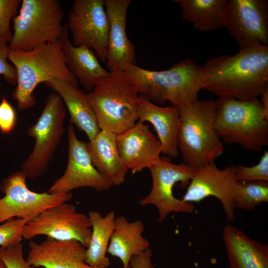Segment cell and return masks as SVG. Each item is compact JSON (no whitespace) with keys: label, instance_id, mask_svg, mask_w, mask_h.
<instances>
[{"label":"cell","instance_id":"obj_33","mask_svg":"<svg viewBox=\"0 0 268 268\" xmlns=\"http://www.w3.org/2000/svg\"><path fill=\"white\" fill-rule=\"evenodd\" d=\"M9 49L8 44L0 42V75L5 80L13 84H17V73L15 67L7 61Z\"/></svg>","mask_w":268,"mask_h":268},{"label":"cell","instance_id":"obj_17","mask_svg":"<svg viewBox=\"0 0 268 268\" xmlns=\"http://www.w3.org/2000/svg\"><path fill=\"white\" fill-rule=\"evenodd\" d=\"M116 140L119 154L133 174L149 169L161 153L159 140L144 123L137 121L117 134Z\"/></svg>","mask_w":268,"mask_h":268},{"label":"cell","instance_id":"obj_5","mask_svg":"<svg viewBox=\"0 0 268 268\" xmlns=\"http://www.w3.org/2000/svg\"><path fill=\"white\" fill-rule=\"evenodd\" d=\"M215 102V128L224 143L256 152L268 145V116L258 98L219 97Z\"/></svg>","mask_w":268,"mask_h":268},{"label":"cell","instance_id":"obj_22","mask_svg":"<svg viewBox=\"0 0 268 268\" xmlns=\"http://www.w3.org/2000/svg\"><path fill=\"white\" fill-rule=\"evenodd\" d=\"M116 136L110 131L100 130L86 146L94 167L113 185L119 186L125 182L129 170L119 154Z\"/></svg>","mask_w":268,"mask_h":268},{"label":"cell","instance_id":"obj_35","mask_svg":"<svg viewBox=\"0 0 268 268\" xmlns=\"http://www.w3.org/2000/svg\"><path fill=\"white\" fill-rule=\"evenodd\" d=\"M260 101L266 115L268 116V87L262 93Z\"/></svg>","mask_w":268,"mask_h":268},{"label":"cell","instance_id":"obj_6","mask_svg":"<svg viewBox=\"0 0 268 268\" xmlns=\"http://www.w3.org/2000/svg\"><path fill=\"white\" fill-rule=\"evenodd\" d=\"M86 96L100 130L118 134L137 121L139 95L123 71L109 72Z\"/></svg>","mask_w":268,"mask_h":268},{"label":"cell","instance_id":"obj_18","mask_svg":"<svg viewBox=\"0 0 268 268\" xmlns=\"http://www.w3.org/2000/svg\"><path fill=\"white\" fill-rule=\"evenodd\" d=\"M27 259L32 267L44 268H101L86 263V248L79 241L56 240L47 237L37 243H29Z\"/></svg>","mask_w":268,"mask_h":268},{"label":"cell","instance_id":"obj_14","mask_svg":"<svg viewBox=\"0 0 268 268\" xmlns=\"http://www.w3.org/2000/svg\"><path fill=\"white\" fill-rule=\"evenodd\" d=\"M235 166L219 169L214 162L195 168L194 175L181 199L190 202H199L214 197L220 201L227 219L235 218L234 201L239 182L235 176Z\"/></svg>","mask_w":268,"mask_h":268},{"label":"cell","instance_id":"obj_21","mask_svg":"<svg viewBox=\"0 0 268 268\" xmlns=\"http://www.w3.org/2000/svg\"><path fill=\"white\" fill-rule=\"evenodd\" d=\"M222 237L230 268H268V246L227 224Z\"/></svg>","mask_w":268,"mask_h":268},{"label":"cell","instance_id":"obj_13","mask_svg":"<svg viewBox=\"0 0 268 268\" xmlns=\"http://www.w3.org/2000/svg\"><path fill=\"white\" fill-rule=\"evenodd\" d=\"M224 27L239 49L268 46V1L227 0Z\"/></svg>","mask_w":268,"mask_h":268},{"label":"cell","instance_id":"obj_20","mask_svg":"<svg viewBox=\"0 0 268 268\" xmlns=\"http://www.w3.org/2000/svg\"><path fill=\"white\" fill-rule=\"evenodd\" d=\"M59 41L68 69L90 92L109 72L101 65L93 50L72 44L68 38L67 24Z\"/></svg>","mask_w":268,"mask_h":268},{"label":"cell","instance_id":"obj_32","mask_svg":"<svg viewBox=\"0 0 268 268\" xmlns=\"http://www.w3.org/2000/svg\"><path fill=\"white\" fill-rule=\"evenodd\" d=\"M17 121L15 109L6 98L2 97L0 102V131L3 134L11 133Z\"/></svg>","mask_w":268,"mask_h":268},{"label":"cell","instance_id":"obj_23","mask_svg":"<svg viewBox=\"0 0 268 268\" xmlns=\"http://www.w3.org/2000/svg\"><path fill=\"white\" fill-rule=\"evenodd\" d=\"M44 83L62 99L69 112L70 125L83 132L89 140L93 139L100 129L86 94L77 87L57 78Z\"/></svg>","mask_w":268,"mask_h":268},{"label":"cell","instance_id":"obj_26","mask_svg":"<svg viewBox=\"0 0 268 268\" xmlns=\"http://www.w3.org/2000/svg\"><path fill=\"white\" fill-rule=\"evenodd\" d=\"M87 216L91 226V235L86 250V263L93 267L107 268L111 262L106 253L114 229L115 213L112 210L102 216L97 211H90Z\"/></svg>","mask_w":268,"mask_h":268},{"label":"cell","instance_id":"obj_10","mask_svg":"<svg viewBox=\"0 0 268 268\" xmlns=\"http://www.w3.org/2000/svg\"><path fill=\"white\" fill-rule=\"evenodd\" d=\"M27 178L18 170L4 178L0 185L4 196L0 198V223L12 218H21L28 221L44 211L59 204L69 201L70 193L50 194L36 193L28 189Z\"/></svg>","mask_w":268,"mask_h":268},{"label":"cell","instance_id":"obj_28","mask_svg":"<svg viewBox=\"0 0 268 268\" xmlns=\"http://www.w3.org/2000/svg\"><path fill=\"white\" fill-rule=\"evenodd\" d=\"M235 176L240 182H268V151L264 152L259 162L255 165L235 166Z\"/></svg>","mask_w":268,"mask_h":268},{"label":"cell","instance_id":"obj_25","mask_svg":"<svg viewBox=\"0 0 268 268\" xmlns=\"http://www.w3.org/2000/svg\"><path fill=\"white\" fill-rule=\"evenodd\" d=\"M180 5L184 20L194 29L208 32L224 27L227 0H174Z\"/></svg>","mask_w":268,"mask_h":268},{"label":"cell","instance_id":"obj_8","mask_svg":"<svg viewBox=\"0 0 268 268\" xmlns=\"http://www.w3.org/2000/svg\"><path fill=\"white\" fill-rule=\"evenodd\" d=\"M66 108L61 97L56 92L47 96L37 121L27 130L34 139L31 154L21 164L20 171L27 179L34 180L47 171L65 132Z\"/></svg>","mask_w":268,"mask_h":268},{"label":"cell","instance_id":"obj_1","mask_svg":"<svg viewBox=\"0 0 268 268\" xmlns=\"http://www.w3.org/2000/svg\"><path fill=\"white\" fill-rule=\"evenodd\" d=\"M202 68V89L219 97L258 98L268 87V46H251L233 56L210 58Z\"/></svg>","mask_w":268,"mask_h":268},{"label":"cell","instance_id":"obj_3","mask_svg":"<svg viewBox=\"0 0 268 268\" xmlns=\"http://www.w3.org/2000/svg\"><path fill=\"white\" fill-rule=\"evenodd\" d=\"M8 59L16 70L17 84L12 95L19 110L35 105L33 93L40 83L57 78L78 86L77 79L67 66L59 40L26 52L9 50Z\"/></svg>","mask_w":268,"mask_h":268},{"label":"cell","instance_id":"obj_2","mask_svg":"<svg viewBox=\"0 0 268 268\" xmlns=\"http://www.w3.org/2000/svg\"><path fill=\"white\" fill-rule=\"evenodd\" d=\"M123 71L139 95L158 103L169 101L180 108L198 99L202 89V66L190 59L164 70H150L132 65Z\"/></svg>","mask_w":268,"mask_h":268},{"label":"cell","instance_id":"obj_4","mask_svg":"<svg viewBox=\"0 0 268 268\" xmlns=\"http://www.w3.org/2000/svg\"><path fill=\"white\" fill-rule=\"evenodd\" d=\"M178 109L177 145L184 163L197 168L214 162L224 152L215 128V101L197 99Z\"/></svg>","mask_w":268,"mask_h":268},{"label":"cell","instance_id":"obj_7","mask_svg":"<svg viewBox=\"0 0 268 268\" xmlns=\"http://www.w3.org/2000/svg\"><path fill=\"white\" fill-rule=\"evenodd\" d=\"M64 11L58 0H23L13 21L10 51L26 52L59 39Z\"/></svg>","mask_w":268,"mask_h":268},{"label":"cell","instance_id":"obj_36","mask_svg":"<svg viewBox=\"0 0 268 268\" xmlns=\"http://www.w3.org/2000/svg\"><path fill=\"white\" fill-rule=\"evenodd\" d=\"M0 268H5L3 262L0 260Z\"/></svg>","mask_w":268,"mask_h":268},{"label":"cell","instance_id":"obj_12","mask_svg":"<svg viewBox=\"0 0 268 268\" xmlns=\"http://www.w3.org/2000/svg\"><path fill=\"white\" fill-rule=\"evenodd\" d=\"M67 24L74 46L93 50L106 63L109 23L104 0H75Z\"/></svg>","mask_w":268,"mask_h":268},{"label":"cell","instance_id":"obj_16","mask_svg":"<svg viewBox=\"0 0 268 268\" xmlns=\"http://www.w3.org/2000/svg\"><path fill=\"white\" fill-rule=\"evenodd\" d=\"M109 29L106 64L109 72L124 71L136 65L134 44L126 32L128 9L131 0H104Z\"/></svg>","mask_w":268,"mask_h":268},{"label":"cell","instance_id":"obj_9","mask_svg":"<svg viewBox=\"0 0 268 268\" xmlns=\"http://www.w3.org/2000/svg\"><path fill=\"white\" fill-rule=\"evenodd\" d=\"M152 180L149 193L139 201L142 206L152 205L158 212L159 222H161L170 213H192L195 210L194 205L176 198L173 188L180 183L182 188L188 186L195 168L185 163L175 164L159 157L149 168Z\"/></svg>","mask_w":268,"mask_h":268},{"label":"cell","instance_id":"obj_15","mask_svg":"<svg viewBox=\"0 0 268 268\" xmlns=\"http://www.w3.org/2000/svg\"><path fill=\"white\" fill-rule=\"evenodd\" d=\"M67 132L68 154L67 168L47 192L53 194L67 193L81 187L91 188L97 192L110 189L113 185L94 167L86 143L78 139L73 125L68 126Z\"/></svg>","mask_w":268,"mask_h":268},{"label":"cell","instance_id":"obj_34","mask_svg":"<svg viewBox=\"0 0 268 268\" xmlns=\"http://www.w3.org/2000/svg\"><path fill=\"white\" fill-rule=\"evenodd\" d=\"M152 250L149 248L139 255L133 256L130 262V268H154L151 261Z\"/></svg>","mask_w":268,"mask_h":268},{"label":"cell","instance_id":"obj_31","mask_svg":"<svg viewBox=\"0 0 268 268\" xmlns=\"http://www.w3.org/2000/svg\"><path fill=\"white\" fill-rule=\"evenodd\" d=\"M0 260L5 268H32L24 259L22 242L15 246L0 247Z\"/></svg>","mask_w":268,"mask_h":268},{"label":"cell","instance_id":"obj_30","mask_svg":"<svg viewBox=\"0 0 268 268\" xmlns=\"http://www.w3.org/2000/svg\"><path fill=\"white\" fill-rule=\"evenodd\" d=\"M21 0H0V42L9 43L12 38L10 22L16 15Z\"/></svg>","mask_w":268,"mask_h":268},{"label":"cell","instance_id":"obj_19","mask_svg":"<svg viewBox=\"0 0 268 268\" xmlns=\"http://www.w3.org/2000/svg\"><path fill=\"white\" fill-rule=\"evenodd\" d=\"M137 121L151 124L160 141L162 153L171 158L178 157L177 135L180 124L178 107L160 106L139 95Z\"/></svg>","mask_w":268,"mask_h":268},{"label":"cell","instance_id":"obj_29","mask_svg":"<svg viewBox=\"0 0 268 268\" xmlns=\"http://www.w3.org/2000/svg\"><path fill=\"white\" fill-rule=\"evenodd\" d=\"M27 220L12 218L0 223V246L8 247L17 245L23 239V232Z\"/></svg>","mask_w":268,"mask_h":268},{"label":"cell","instance_id":"obj_27","mask_svg":"<svg viewBox=\"0 0 268 268\" xmlns=\"http://www.w3.org/2000/svg\"><path fill=\"white\" fill-rule=\"evenodd\" d=\"M268 202V182H240L234 205L235 208L254 210L263 202Z\"/></svg>","mask_w":268,"mask_h":268},{"label":"cell","instance_id":"obj_11","mask_svg":"<svg viewBox=\"0 0 268 268\" xmlns=\"http://www.w3.org/2000/svg\"><path fill=\"white\" fill-rule=\"evenodd\" d=\"M91 226L87 215L77 211L72 204L64 202L44 211L24 226L23 238L39 235L56 240H74L86 248L90 243Z\"/></svg>","mask_w":268,"mask_h":268},{"label":"cell","instance_id":"obj_24","mask_svg":"<svg viewBox=\"0 0 268 268\" xmlns=\"http://www.w3.org/2000/svg\"><path fill=\"white\" fill-rule=\"evenodd\" d=\"M144 230L140 220L130 222L122 215L116 217L107 253L120 260L122 268H130L132 258L150 248V242L143 236Z\"/></svg>","mask_w":268,"mask_h":268}]
</instances>
